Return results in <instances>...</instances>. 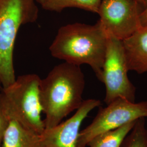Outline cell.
Listing matches in <instances>:
<instances>
[{"instance_id": "6da1fadb", "label": "cell", "mask_w": 147, "mask_h": 147, "mask_svg": "<svg viewBox=\"0 0 147 147\" xmlns=\"http://www.w3.org/2000/svg\"><path fill=\"white\" fill-rule=\"evenodd\" d=\"M85 79L80 66L64 62L40 79L39 98L45 129L57 125L82 105Z\"/></svg>"}, {"instance_id": "7a4b0ae2", "label": "cell", "mask_w": 147, "mask_h": 147, "mask_svg": "<svg viewBox=\"0 0 147 147\" xmlns=\"http://www.w3.org/2000/svg\"><path fill=\"white\" fill-rule=\"evenodd\" d=\"M108 37L98 21L74 23L58 29L49 50L53 57L80 66L89 65L101 81Z\"/></svg>"}, {"instance_id": "3957f363", "label": "cell", "mask_w": 147, "mask_h": 147, "mask_svg": "<svg viewBox=\"0 0 147 147\" xmlns=\"http://www.w3.org/2000/svg\"><path fill=\"white\" fill-rule=\"evenodd\" d=\"M40 78L35 74L19 76L0 92V111L10 120L38 134L45 130L39 98Z\"/></svg>"}, {"instance_id": "277c9868", "label": "cell", "mask_w": 147, "mask_h": 147, "mask_svg": "<svg viewBox=\"0 0 147 147\" xmlns=\"http://www.w3.org/2000/svg\"><path fill=\"white\" fill-rule=\"evenodd\" d=\"M36 0H0V82L2 88L16 80L13 51L22 25L37 21Z\"/></svg>"}, {"instance_id": "5b68a950", "label": "cell", "mask_w": 147, "mask_h": 147, "mask_svg": "<svg viewBox=\"0 0 147 147\" xmlns=\"http://www.w3.org/2000/svg\"><path fill=\"white\" fill-rule=\"evenodd\" d=\"M146 117L147 101L136 103L125 99L117 98L106 107H100L91 123L80 131L77 147H87L95 137Z\"/></svg>"}, {"instance_id": "8992f818", "label": "cell", "mask_w": 147, "mask_h": 147, "mask_svg": "<svg viewBox=\"0 0 147 147\" xmlns=\"http://www.w3.org/2000/svg\"><path fill=\"white\" fill-rule=\"evenodd\" d=\"M128 71L122 42L108 37L101 80L106 88V105L120 98L135 102L136 88L128 78Z\"/></svg>"}, {"instance_id": "52a82bcc", "label": "cell", "mask_w": 147, "mask_h": 147, "mask_svg": "<svg viewBox=\"0 0 147 147\" xmlns=\"http://www.w3.org/2000/svg\"><path fill=\"white\" fill-rule=\"evenodd\" d=\"M142 11L136 0H101L98 21L107 37L123 41L143 27Z\"/></svg>"}, {"instance_id": "ba28073f", "label": "cell", "mask_w": 147, "mask_h": 147, "mask_svg": "<svg viewBox=\"0 0 147 147\" xmlns=\"http://www.w3.org/2000/svg\"><path fill=\"white\" fill-rule=\"evenodd\" d=\"M101 105L100 100H84L70 118L56 126L45 129L40 134V147H77L82 123L92 111Z\"/></svg>"}, {"instance_id": "9c48e42d", "label": "cell", "mask_w": 147, "mask_h": 147, "mask_svg": "<svg viewBox=\"0 0 147 147\" xmlns=\"http://www.w3.org/2000/svg\"><path fill=\"white\" fill-rule=\"evenodd\" d=\"M121 42L129 70L147 73V26L142 27Z\"/></svg>"}, {"instance_id": "30bf717a", "label": "cell", "mask_w": 147, "mask_h": 147, "mask_svg": "<svg viewBox=\"0 0 147 147\" xmlns=\"http://www.w3.org/2000/svg\"><path fill=\"white\" fill-rule=\"evenodd\" d=\"M40 134L28 130L19 122L10 120L1 147H40Z\"/></svg>"}, {"instance_id": "8fae6325", "label": "cell", "mask_w": 147, "mask_h": 147, "mask_svg": "<svg viewBox=\"0 0 147 147\" xmlns=\"http://www.w3.org/2000/svg\"><path fill=\"white\" fill-rule=\"evenodd\" d=\"M136 121L124 126L101 134L95 137L88 143V147H121L126 136L131 131Z\"/></svg>"}, {"instance_id": "7c38bea8", "label": "cell", "mask_w": 147, "mask_h": 147, "mask_svg": "<svg viewBox=\"0 0 147 147\" xmlns=\"http://www.w3.org/2000/svg\"><path fill=\"white\" fill-rule=\"evenodd\" d=\"M101 0H42L40 5L49 11L60 12L68 8H76L98 13Z\"/></svg>"}, {"instance_id": "4fadbf2b", "label": "cell", "mask_w": 147, "mask_h": 147, "mask_svg": "<svg viewBox=\"0 0 147 147\" xmlns=\"http://www.w3.org/2000/svg\"><path fill=\"white\" fill-rule=\"evenodd\" d=\"M121 147H147L145 118L137 120L135 125L125 138Z\"/></svg>"}, {"instance_id": "5bb4252c", "label": "cell", "mask_w": 147, "mask_h": 147, "mask_svg": "<svg viewBox=\"0 0 147 147\" xmlns=\"http://www.w3.org/2000/svg\"><path fill=\"white\" fill-rule=\"evenodd\" d=\"M9 119L0 111V147H1L3 137L8 126Z\"/></svg>"}, {"instance_id": "9a60e30c", "label": "cell", "mask_w": 147, "mask_h": 147, "mask_svg": "<svg viewBox=\"0 0 147 147\" xmlns=\"http://www.w3.org/2000/svg\"><path fill=\"white\" fill-rule=\"evenodd\" d=\"M140 18L142 26H147V7L142 11Z\"/></svg>"}, {"instance_id": "2e32d148", "label": "cell", "mask_w": 147, "mask_h": 147, "mask_svg": "<svg viewBox=\"0 0 147 147\" xmlns=\"http://www.w3.org/2000/svg\"><path fill=\"white\" fill-rule=\"evenodd\" d=\"M141 7H143V9H144L147 7V0H136Z\"/></svg>"}, {"instance_id": "e0dca14e", "label": "cell", "mask_w": 147, "mask_h": 147, "mask_svg": "<svg viewBox=\"0 0 147 147\" xmlns=\"http://www.w3.org/2000/svg\"><path fill=\"white\" fill-rule=\"evenodd\" d=\"M36 2H37V3H39L40 5V3H42V0H36Z\"/></svg>"}, {"instance_id": "ac0fdd59", "label": "cell", "mask_w": 147, "mask_h": 147, "mask_svg": "<svg viewBox=\"0 0 147 147\" xmlns=\"http://www.w3.org/2000/svg\"><path fill=\"white\" fill-rule=\"evenodd\" d=\"M146 140H147V127H146Z\"/></svg>"}, {"instance_id": "d6986e66", "label": "cell", "mask_w": 147, "mask_h": 147, "mask_svg": "<svg viewBox=\"0 0 147 147\" xmlns=\"http://www.w3.org/2000/svg\"><path fill=\"white\" fill-rule=\"evenodd\" d=\"M0 88H2V85H1V82H0Z\"/></svg>"}]
</instances>
